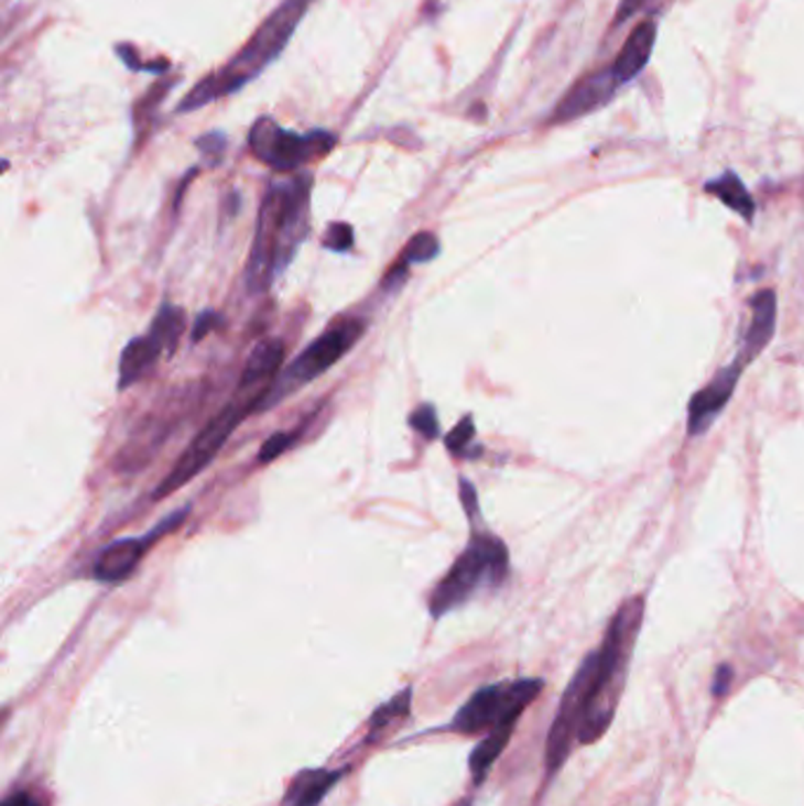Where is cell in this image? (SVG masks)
Returning <instances> with one entry per match:
<instances>
[{
  "instance_id": "ffe728a7",
  "label": "cell",
  "mask_w": 804,
  "mask_h": 806,
  "mask_svg": "<svg viewBox=\"0 0 804 806\" xmlns=\"http://www.w3.org/2000/svg\"><path fill=\"white\" fill-rule=\"evenodd\" d=\"M152 330L163 340L165 349L173 355L175 347H177L180 335L184 333V312L177 309V307H173V305H163L161 312L154 318Z\"/></svg>"
},
{
  "instance_id": "d4e9b609",
  "label": "cell",
  "mask_w": 804,
  "mask_h": 806,
  "mask_svg": "<svg viewBox=\"0 0 804 806\" xmlns=\"http://www.w3.org/2000/svg\"><path fill=\"white\" fill-rule=\"evenodd\" d=\"M196 146L200 149V154L208 156L213 163H217L222 159L225 149H227V138L222 132H210V134H204V138H198Z\"/></svg>"
},
{
  "instance_id": "7402d4cb",
  "label": "cell",
  "mask_w": 804,
  "mask_h": 806,
  "mask_svg": "<svg viewBox=\"0 0 804 806\" xmlns=\"http://www.w3.org/2000/svg\"><path fill=\"white\" fill-rule=\"evenodd\" d=\"M475 432H477V429H475V420H472L470 415L463 417L460 423H458L454 429L448 432V436H446V448H448V450H454V453H458V456H463V453L467 450V446L472 444V439H475Z\"/></svg>"
},
{
  "instance_id": "9a60e30c",
  "label": "cell",
  "mask_w": 804,
  "mask_h": 806,
  "mask_svg": "<svg viewBox=\"0 0 804 806\" xmlns=\"http://www.w3.org/2000/svg\"><path fill=\"white\" fill-rule=\"evenodd\" d=\"M656 33H659V24L653 20L638 24V29L630 33L626 45L621 47V53H618L616 62L611 64L618 80L630 83L632 78H638L644 72V66L651 59L653 45H656Z\"/></svg>"
},
{
  "instance_id": "484cf974",
  "label": "cell",
  "mask_w": 804,
  "mask_h": 806,
  "mask_svg": "<svg viewBox=\"0 0 804 806\" xmlns=\"http://www.w3.org/2000/svg\"><path fill=\"white\" fill-rule=\"evenodd\" d=\"M222 326V316L215 314V312H204L194 324V330H192V340L194 342H200L206 338V335H210L215 328Z\"/></svg>"
},
{
  "instance_id": "d6986e66",
  "label": "cell",
  "mask_w": 804,
  "mask_h": 806,
  "mask_svg": "<svg viewBox=\"0 0 804 806\" xmlns=\"http://www.w3.org/2000/svg\"><path fill=\"white\" fill-rule=\"evenodd\" d=\"M514 727L517 725H506V727H498V729L489 731V733H486L484 741L475 748L472 758H470V771H472V776H475L477 783H481L486 778V774H489V769L500 758V752L508 748Z\"/></svg>"
},
{
  "instance_id": "5bb4252c",
  "label": "cell",
  "mask_w": 804,
  "mask_h": 806,
  "mask_svg": "<svg viewBox=\"0 0 804 806\" xmlns=\"http://www.w3.org/2000/svg\"><path fill=\"white\" fill-rule=\"evenodd\" d=\"M163 351H167V349L152 328H149V333L142 335V338L130 340L121 355L119 390H128L130 384H135L138 380L152 373V368L156 366Z\"/></svg>"
},
{
  "instance_id": "7c38bea8",
  "label": "cell",
  "mask_w": 804,
  "mask_h": 806,
  "mask_svg": "<svg viewBox=\"0 0 804 806\" xmlns=\"http://www.w3.org/2000/svg\"><path fill=\"white\" fill-rule=\"evenodd\" d=\"M776 314H779V299L772 288H762L750 297V324L743 333L741 349L736 357H741L746 363H750L762 355L776 333Z\"/></svg>"
},
{
  "instance_id": "2e32d148",
  "label": "cell",
  "mask_w": 804,
  "mask_h": 806,
  "mask_svg": "<svg viewBox=\"0 0 804 806\" xmlns=\"http://www.w3.org/2000/svg\"><path fill=\"white\" fill-rule=\"evenodd\" d=\"M437 255H439L437 233H432V231L415 233V237L406 243V248L401 250V260L394 266H390V272L384 274L382 291L396 288V285L404 281L409 264H425V262H432Z\"/></svg>"
},
{
  "instance_id": "30bf717a",
  "label": "cell",
  "mask_w": 804,
  "mask_h": 806,
  "mask_svg": "<svg viewBox=\"0 0 804 806\" xmlns=\"http://www.w3.org/2000/svg\"><path fill=\"white\" fill-rule=\"evenodd\" d=\"M746 368L748 363L741 357H736L729 366L719 368L706 388L692 396L689 415H686V434L700 436L713 427L715 420L727 409V403L734 396L736 384H739Z\"/></svg>"
},
{
  "instance_id": "6da1fadb",
  "label": "cell",
  "mask_w": 804,
  "mask_h": 806,
  "mask_svg": "<svg viewBox=\"0 0 804 806\" xmlns=\"http://www.w3.org/2000/svg\"><path fill=\"white\" fill-rule=\"evenodd\" d=\"M642 611L644 601L640 597L623 603L611 620L605 642L597 651L588 653L574 679L568 682L557 717L547 733L545 764L550 774L562 769L572 754L574 741L593 745L611 727L630 649L642 623Z\"/></svg>"
},
{
  "instance_id": "3957f363",
  "label": "cell",
  "mask_w": 804,
  "mask_h": 806,
  "mask_svg": "<svg viewBox=\"0 0 804 806\" xmlns=\"http://www.w3.org/2000/svg\"><path fill=\"white\" fill-rule=\"evenodd\" d=\"M314 0H283V3L267 17L258 31L237 55H233L220 69L200 78L177 105V113L196 111L217 99L229 97L253 83L267 66L279 59V55L291 43L295 29L305 20Z\"/></svg>"
},
{
  "instance_id": "4fadbf2b",
  "label": "cell",
  "mask_w": 804,
  "mask_h": 806,
  "mask_svg": "<svg viewBox=\"0 0 804 806\" xmlns=\"http://www.w3.org/2000/svg\"><path fill=\"white\" fill-rule=\"evenodd\" d=\"M283 355H286V347H283L281 340L260 342L253 351H250V357L246 361L243 375L239 380V392L250 394V396H260V401H262L267 390L272 388V382L281 373Z\"/></svg>"
},
{
  "instance_id": "9c48e42d",
  "label": "cell",
  "mask_w": 804,
  "mask_h": 806,
  "mask_svg": "<svg viewBox=\"0 0 804 806\" xmlns=\"http://www.w3.org/2000/svg\"><path fill=\"white\" fill-rule=\"evenodd\" d=\"M187 510L175 512L171 519H165L163 524L156 526L154 533H146L144 537H123V541H116L109 547L99 552V557L93 566V578L99 582H121L132 576V570L138 568L146 549L152 547L161 535L175 531L182 522Z\"/></svg>"
},
{
  "instance_id": "ba28073f",
  "label": "cell",
  "mask_w": 804,
  "mask_h": 806,
  "mask_svg": "<svg viewBox=\"0 0 804 806\" xmlns=\"http://www.w3.org/2000/svg\"><path fill=\"white\" fill-rule=\"evenodd\" d=\"M543 691L541 679H517L484 686L467 700L454 719V731L472 736L517 725L519 717Z\"/></svg>"
},
{
  "instance_id": "5b68a950",
  "label": "cell",
  "mask_w": 804,
  "mask_h": 806,
  "mask_svg": "<svg viewBox=\"0 0 804 806\" xmlns=\"http://www.w3.org/2000/svg\"><path fill=\"white\" fill-rule=\"evenodd\" d=\"M366 330V322L363 318H340L335 322L322 338H316L303 355H300L286 371L279 373V378L272 382V388L267 390V394L262 396L260 406L256 413H262L267 409L276 406L286 396H291L293 392H297L300 388H305L312 380H316L319 375H324L326 371H330V366L338 363L347 351L355 347V342L361 338Z\"/></svg>"
},
{
  "instance_id": "44dd1931",
  "label": "cell",
  "mask_w": 804,
  "mask_h": 806,
  "mask_svg": "<svg viewBox=\"0 0 804 806\" xmlns=\"http://www.w3.org/2000/svg\"><path fill=\"white\" fill-rule=\"evenodd\" d=\"M351 246H355V229H351V225L333 222L326 229L324 248L333 250V253H347V250H351Z\"/></svg>"
},
{
  "instance_id": "ac0fdd59",
  "label": "cell",
  "mask_w": 804,
  "mask_h": 806,
  "mask_svg": "<svg viewBox=\"0 0 804 806\" xmlns=\"http://www.w3.org/2000/svg\"><path fill=\"white\" fill-rule=\"evenodd\" d=\"M706 194H713L717 200H722L727 208H731L736 215H741L746 222H752L756 217V200H752L746 184L734 171H727L719 177L706 182Z\"/></svg>"
},
{
  "instance_id": "f546056e",
  "label": "cell",
  "mask_w": 804,
  "mask_h": 806,
  "mask_svg": "<svg viewBox=\"0 0 804 806\" xmlns=\"http://www.w3.org/2000/svg\"><path fill=\"white\" fill-rule=\"evenodd\" d=\"M3 806H41V804H39V799L33 797V795H29V793H24V791H17V793H12V795L6 799V804H3Z\"/></svg>"
},
{
  "instance_id": "4316f807",
  "label": "cell",
  "mask_w": 804,
  "mask_h": 806,
  "mask_svg": "<svg viewBox=\"0 0 804 806\" xmlns=\"http://www.w3.org/2000/svg\"><path fill=\"white\" fill-rule=\"evenodd\" d=\"M647 3H649V0H621V3H618V8H616V20H613V26H621V24H626V22L630 20V17H632L634 12H638V10H642Z\"/></svg>"
},
{
  "instance_id": "8992f818",
  "label": "cell",
  "mask_w": 804,
  "mask_h": 806,
  "mask_svg": "<svg viewBox=\"0 0 804 806\" xmlns=\"http://www.w3.org/2000/svg\"><path fill=\"white\" fill-rule=\"evenodd\" d=\"M335 144L338 138L326 130L293 132L281 128L270 116L258 119L248 134L250 154L276 173H295L314 161H322Z\"/></svg>"
},
{
  "instance_id": "f1b7e54d",
  "label": "cell",
  "mask_w": 804,
  "mask_h": 806,
  "mask_svg": "<svg viewBox=\"0 0 804 806\" xmlns=\"http://www.w3.org/2000/svg\"><path fill=\"white\" fill-rule=\"evenodd\" d=\"M460 493H463V505H465V510H467V514H470V519H472V514H477V491H475V486L470 483V481H460Z\"/></svg>"
},
{
  "instance_id": "83f0119b",
  "label": "cell",
  "mask_w": 804,
  "mask_h": 806,
  "mask_svg": "<svg viewBox=\"0 0 804 806\" xmlns=\"http://www.w3.org/2000/svg\"><path fill=\"white\" fill-rule=\"evenodd\" d=\"M731 675H734V669L729 665H719L717 667L715 679H713V696H717V698L727 696L729 684H731Z\"/></svg>"
},
{
  "instance_id": "8fae6325",
  "label": "cell",
  "mask_w": 804,
  "mask_h": 806,
  "mask_svg": "<svg viewBox=\"0 0 804 806\" xmlns=\"http://www.w3.org/2000/svg\"><path fill=\"white\" fill-rule=\"evenodd\" d=\"M621 86L623 83L613 74V66L583 76L576 86L562 97V102L555 107V111H552L550 126L576 121L593 111H599L601 107H607L611 102L616 90Z\"/></svg>"
},
{
  "instance_id": "7a4b0ae2",
  "label": "cell",
  "mask_w": 804,
  "mask_h": 806,
  "mask_svg": "<svg viewBox=\"0 0 804 806\" xmlns=\"http://www.w3.org/2000/svg\"><path fill=\"white\" fill-rule=\"evenodd\" d=\"M309 200L312 175L307 173L270 184L262 198L256 241L246 264V285L250 293L270 291L274 279L295 258L300 243L307 239Z\"/></svg>"
},
{
  "instance_id": "52a82bcc",
  "label": "cell",
  "mask_w": 804,
  "mask_h": 806,
  "mask_svg": "<svg viewBox=\"0 0 804 806\" xmlns=\"http://www.w3.org/2000/svg\"><path fill=\"white\" fill-rule=\"evenodd\" d=\"M258 406H260V396H250V394L239 392L237 401H231L229 406H225L220 413H217L210 423L198 432L192 446L182 453L177 465L171 469V475H167L161 481L159 489L154 491V500H163L171 493L180 491L184 483H189L196 475L204 472L217 453L222 450L229 436L237 432V427L243 423V417L256 413Z\"/></svg>"
},
{
  "instance_id": "e0dca14e",
  "label": "cell",
  "mask_w": 804,
  "mask_h": 806,
  "mask_svg": "<svg viewBox=\"0 0 804 806\" xmlns=\"http://www.w3.org/2000/svg\"><path fill=\"white\" fill-rule=\"evenodd\" d=\"M338 778H340V774H335V771H324V769L303 771V774H297L293 778L281 806H319V802L330 791V785Z\"/></svg>"
},
{
  "instance_id": "277c9868",
  "label": "cell",
  "mask_w": 804,
  "mask_h": 806,
  "mask_svg": "<svg viewBox=\"0 0 804 806\" xmlns=\"http://www.w3.org/2000/svg\"><path fill=\"white\" fill-rule=\"evenodd\" d=\"M510 570V552L500 537L491 533L475 535L463 549L456 564L448 568V574L434 587L430 597L432 618H442L448 611L463 607L479 590H493L502 585Z\"/></svg>"
},
{
  "instance_id": "4dcf8cb0",
  "label": "cell",
  "mask_w": 804,
  "mask_h": 806,
  "mask_svg": "<svg viewBox=\"0 0 804 806\" xmlns=\"http://www.w3.org/2000/svg\"><path fill=\"white\" fill-rule=\"evenodd\" d=\"M460 806H467V804H460Z\"/></svg>"
},
{
  "instance_id": "cb8c5ba5",
  "label": "cell",
  "mask_w": 804,
  "mask_h": 806,
  "mask_svg": "<svg viewBox=\"0 0 804 806\" xmlns=\"http://www.w3.org/2000/svg\"><path fill=\"white\" fill-rule=\"evenodd\" d=\"M297 439V432H279L274 436L267 439L258 453L260 462H272L274 458H279L283 450H289L293 446V442Z\"/></svg>"
},
{
  "instance_id": "603a6c76",
  "label": "cell",
  "mask_w": 804,
  "mask_h": 806,
  "mask_svg": "<svg viewBox=\"0 0 804 806\" xmlns=\"http://www.w3.org/2000/svg\"><path fill=\"white\" fill-rule=\"evenodd\" d=\"M409 420H411V427L415 432H421L425 439H434V436L439 434L437 411H434V406H430V403H425V406H421V409H415Z\"/></svg>"
}]
</instances>
